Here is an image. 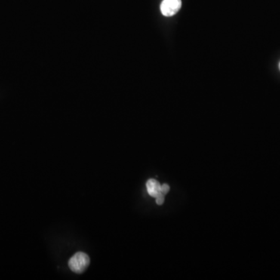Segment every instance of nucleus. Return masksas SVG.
I'll return each instance as SVG.
<instances>
[{"label":"nucleus","instance_id":"nucleus-1","mask_svg":"<svg viewBox=\"0 0 280 280\" xmlns=\"http://www.w3.org/2000/svg\"><path fill=\"white\" fill-rule=\"evenodd\" d=\"M90 258L86 253H75L69 261V267L72 272L77 274H81L85 272L90 265Z\"/></svg>","mask_w":280,"mask_h":280},{"label":"nucleus","instance_id":"nucleus-2","mask_svg":"<svg viewBox=\"0 0 280 280\" xmlns=\"http://www.w3.org/2000/svg\"><path fill=\"white\" fill-rule=\"evenodd\" d=\"M182 0H163L161 11L164 17H173L182 8Z\"/></svg>","mask_w":280,"mask_h":280},{"label":"nucleus","instance_id":"nucleus-3","mask_svg":"<svg viewBox=\"0 0 280 280\" xmlns=\"http://www.w3.org/2000/svg\"><path fill=\"white\" fill-rule=\"evenodd\" d=\"M146 189L148 193L151 197L157 198L161 194V185L159 182L155 179H149L146 182Z\"/></svg>","mask_w":280,"mask_h":280},{"label":"nucleus","instance_id":"nucleus-4","mask_svg":"<svg viewBox=\"0 0 280 280\" xmlns=\"http://www.w3.org/2000/svg\"><path fill=\"white\" fill-rule=\"evenodd\" d=\"M156 202L158 205H163L164 202V195H163L162 193L160 194L157 198H156Z\"/></svg>","mask_w":280,"mask_h":280},{"label":"nucleus","instance_id":"nucleus-5","mask_svg":"<svg viewBox=\"0 0 280 280\" xmlns=\"http://www.w3.org/2000/svg\"><path fill=\"white\" fill-rule=\"evenodd\" d=\"M169 191H170V187L167 184H164V185L161 186V193L163 195H165L166 194L168 193Z\"/></svg>","mask_w":280,"mask_h":280},{"label":"nucleus","instance_id":"nucleus-6","mask_svg":"<svg viewBox=\"0 0 280 280\" xmlns=\"http://www.w3.org/2000/svg\"><path fill=\"white\" fill-rule=\"evenodd\" d=\"M278 69H279V70H280V62H279V64H278Z\"/></svg>","mask_w":280,"mask_h":280}]
</instances>
